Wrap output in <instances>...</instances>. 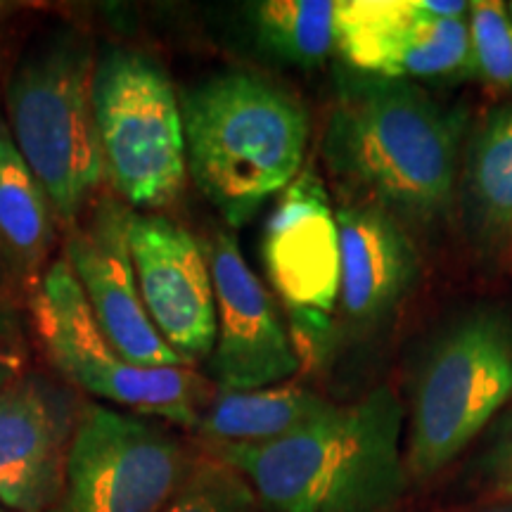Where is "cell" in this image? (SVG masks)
<instances>
[{"instance_id": "cell-1", "label": "cell", "mask_w": 512, "mask_h": 512, "mask_svg": "<svg viewBox=\"0 0 512 512\" xmlns=\"http://www.w3.org/2000/svg\"><path fill=\"white\" fill-rule=\"evenodd\" d=\"M460 128L413 83L361 74L339 91L325 162L363 204L430 226L453 202Z\"/></svg>"}, {"instance_id": "cell-2", "label": "cell", "mask_w": 512, "mask_h": 512, "mask_svg": "<svg viewBox=\"0 0 512 512\" xmlns=\"http://www.w3.org/2000/svg\"><path fill=\"white\" fill-rule=\"evenodd\" d=\"M403 408L387 387L266 444H204L252 486L261 512H392L406 491Z\"/></svg>"}, {"instance_id": "cell-3", "label": "cell", "mask_w": 512, "mask_h": 512, "mask_svg": "<svg viewBox=\"0 0 512 512\" xmlns=\"http://www.w3.org/2000/svg\"><path fill=\"white\" fill-rule=\"evenodd\" d=\"M181 112L188 174L228 226H245L302 174L309 114L275 81L211 76L183 93Z\"/></svg>"}, {"instance_id": "cell-4", "label": "cell", "mask_w": 512, "mask_h": 512, "mask_svg": "<svg viewBox=\"0 0 512 512\" xmlns=\"http://www.w3.org/2000/svg\"><path fill=\"white\" fill-rule=\"evenodd\" d=\"M95 60L91 36L55 29L27 50L5 91L10 136L64 230L83 219L107 183L93 110Z\"/></svg>"}, {"instance_id": "cell-5", "label": "cell", "mask_w": 512, "mask_h": 512, "mask_svg": "<svg viewBox=\"0 0 512 512\" xmlns=\"http://www.w3.org/2000/svg\"><path fill=\"white\" fill-rule=\"evenodd\" d=\"M93 110L107 183L126 207L155 214L188 181L181 100L145 50L107 46L93 72Z\"/></svg>"}, {"instance_id": "cell-6", "label": "cell", "mask_w": 512, "mask_h": 512, "mask_svg": "<svg viewBox=\"0 0 512 512\" xmlns=\"http://www.w3.org/2000/svg\"><path fill=\"white\" fill-rule=\"evenodd\" d=\"M29 313L43 356L72 387L119 411L197 430L214 396L211 384L188 366L143 368L126 361L95 323L64 256L48 266Z\"/></svg>"}, {"instance_id": "cell-7", "label": "cell", "mask_w": 512, "mask_h": 512, "mask_svg": "<svg viewBox=\"0 0 512 512\" xmlns=\"http://www.w3.org/2000/svg\"><path fill=\"white\" fill-rule=\"evenodd\" d=\"M512 399V318L484 309L456 320L420 368L408 467L432 477Z\"/></svg>"}, {"instance_id": "cell-8", "label": "cell", "mask_w": 512, "mask_h": 512, "mask_svg": "<svg viewBox=\"0 0 512 512\" xmlns=\"http://www.w3.org/2000/svg\"><path fill=\"white\" fill-rule=\"evenodd\" d=\"M192 463L178 437L102 403H83L50 512H162Z\"/></svg>"}, {"instance_id": "cell-9", "label": "cell", "mask_w": 512, "mask_h": 512, "mask_svg": "<svg viewBox=\"0 0 512 512\" xmlns=\"http://www.w3.org/2000/svg\"><path fill=\"white\" fill-rule=\"evenodd\" d=\"M261 254L268 280L287 306V332L299 363L318 366L330 349L342 259L337 214L311 169L280 195L264 228Z\"/></svg>"}, {"instance_id": "cell-10", "label": "cell", "mask_w": 512, "mask_h": 512, "mask_svg": "<svg viewBox=\"0 0 512 512\" xmlns=\"http://www.w3.org/2000/svg\"><path fill=\"white\" fill-rule=\"evenodd\" d=\"M128 247L140 299L159 337L185 366L207 361L216 344V299L207 249L181 223L128 211Z\"/></svg>"}, {"instance_id": "cell-11", "label": "cell", "mask_w": 512, "mask_h": 512, "mask_svg": "<svg viewBox=\"0 0 512 512\" xmlns=\"http://www.w3.org/2000/svg\"><path fill=\"white\" fill-rule=\"evenodd\" d=\"M128 211L131 207L117 197H98L67 230L62 256L79 280L95 323L126 361L143 368L185 366L159 337L140 299L128 247Z\"/></svg>"}, {"instance_id": "cell-12", "label": "cell", "mask_w": 512, "mask_h": 512, "mask_svg": "<svg viewBox=\"0 0 512 512\" xmlns=\"http://www.w3.org/2000/svg\"><path fill=\"white\" fill-rule=\"evenodd\" d=\"M335 50L344 62L380 79L472 74L470 24L437 17L427 0H342Z\"/></svg>"}, {"instance_id": "cell-13", "label": "cell", "mask_w": 512, "mask_h": 512, "mask_svg": "<svg viewBox=\"0 0 512 512\" xmlns=\"http://www.w3.org/2000/svg\"><path fill=\"white\" fill-rule=\"evenodd\" d=\"M83 403L67 384L22 370L0 392V503L50 512L60 501Z\"/></svg>"}, {"instance_id": "cell-14", "label": "cell", "mask_w": 512, "mask_h": 512, "mask_svg": "<svg viewBox=\"0 0 512 512\" xmlns=\"http://www.w3.org/2000/svg\"><path fill=\"white\" fill-rule=\"evenodd\" d=\"M216 299V344L209 370L221 389H266L302 368L271 294L247 266L230 233L207 249Z\"/></svg>"}, {"instance_id": "cell-15", "label": "cell", "mask_w": 512, "mask_h": 512, "mask_svg": "<svg viewBox=\"0 0 512 512\" xmlns=\"http://www.w3.org/2000/svg\"><path fill=\"white\" fill-rule=\"evenodd\" d=\"M335 214L342 311L354 325H375L411 290L418 275V252L401 221L373 204L349 202Z\"/></svg>"}, {"instance_id": "cell-16", "label": "cell", "mask_w": 512, "mask_h": 512, "mask_svg": "<svg viewBox=\"0 0 512 512\" xmlns=\"http://www.w3.org/2000/svg\"><path fill=\"white\" fill-rule=\"evenodd\" d=\"M57 226L48 192L19 155L8 124L0 121V254L27 304L53 264Z\"/></svg>"}, {"instance_id": "cell-17", "label": "cell", "mask_w": 512, "mask_h": 512, "mask_svg": "<svg viewBox=\"0 0 512 512\" xmlns=\"http://www.w3.org/2000/svg\"><path fill=\"white\" fill-rule=\"evenodd\" d=\"M335 403L302 387L221 389L211 396L195 432L204 444H266L309 425Z\"/></svg>"}, {"instance_id": "cell-18", "label": "cell", "mask_w": 512, "mask_h": 512, "mask_svg": "<svg viewBox=\"0 0 512 512\" xmlns=\"http://www.w3.org/2000/svg\"><path fill=\"white\" fill-rule=\"evenodd\" d=\"M465 204L491 242L512 240V107L482 121L465 157Z\"/></svg>"}, {"instance_id": "cell-19", "label": "cell", "mask_w": 512, "mask_h": 512, "mask_svg": "<svg viewBox=\"0 0 512 512\" xmlns=\"http://www.w3.org/2000/svg\"><path fill=\"white\" fill-rule=\"evenodd\" d=\"M261 50L278 60L316 67L335 50L337 3L332 0H264L249 8Z\"/></svg>"}, {"instance_id": "cell-20", "label": "cell", "mask_w": 512, "mask_h": 512, "mask_svg": "<svg viewBox=\"0 0 512 512\" xmlns=\"http://www.w3.org/2000/svg\"><path fill=\"white\" fill-rule=\"evenodd\" d=\"M162 512H261L245 477L209 448L192 463Z\"/></svg>"}, {"instance_id": "cell-21", "label": "cell", "mask_w": 512, "mask_h": 512, "mask_svg": "<svg viewBox=\"0 0 512 512\" xmlns=\"http://www.w3.org/2000/svg\"><path fill=\"white\" fill-rule=\"evenodd\" d=\"M470 46L475 72L498 88H512V19L496 0L470 3Z\"/></svg>"}, {"instance_id": "cell-22", "label": "cell", "mask_w": 512, "mask_h": 512, "mask_svg": "<svg viewBox=\"0 0 512 512\" xmlns=\"http://www.w3.org/2000/svg\"><path fill=\"white\" fill-rule=\"evenodd\" d=\"M27 311V299L0 254V351L5 354L24 356V313Z\"/></svg>"}, {"instance_id": "cell-23", "label": "cell", "mask_w": 512, "mask_h": 512, "mask_svg": "<svg viewBox=\"0 0 512 512\" xmlns=\"http://www.w3.org/2000/svg\"><path fill=\"white\" fill-rule=\"evenodd\" d=\"M479 475L498 494L512 496V411L496 425L479 458Z\"/></svg>"}, {"instance_id": "cell-24", "label": "cell", "mask_w": 512, "mask_h": 512, "mask_svg": "<svg viewBox=\"0 0 512 512\" xmlns=\"http://www.w3.org/2000/svg\"><path fill=\"white\" fill-rule=\"evenodd\" d=\"M19 373H22V358L0 351V392H3L5 384L15 380Z\"/></svg>"}, {"instance_id": "cell-25", "label": "cell", "mask_w": 512, "mask_h": 512, "mask_svg": "<svg viewBox=\"0 0 512 512\" xmlns=\"http://www.w3.org/2000/svg\"><path fill=\"white\" fill-rule=\"evenodd\" d=\"M486 512H512V505H501V508H491Z\"/></svg>"}, {"instance_id": "cell-26", "label": "cell", "mask_w": 512, "mask_h": 512, "mask_svg": "<svg viewBox=\"0 0 512 512\" xmlns=\"http://www.w3.org/2000/svg\"><path fill=\"white\" fill-rule=\"evenodd\" d=\"M0 512H15V510H10V508H5L3 503H0Z\"/></svg>"}, {"instance_id": "cell-27", "label": "cell", "mask_w": 512, "mask_h": 512, "mask_svg": "<svg viewBox=\"0 0 512 512\" xmlns=\"http://www.w3.org/2000/svg\"><path fill=\"white\" fill-rule=\"evenodd\" d=\"M510 15H512V5H510Z\"/></svg>"}]
</instances>
